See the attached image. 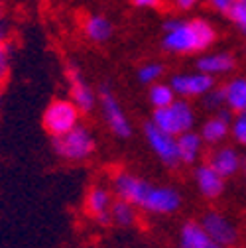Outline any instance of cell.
Listing matches in <instances>:
<instances>
[{
  "instance_id": "cell-19",
  "label": "cell",
  "mask_w": 246,
  "mask_h": 248,
  "mask_svg": "<svg viewBox=\"0 0 246 248\" xmlns=\"http://www.w3.org/2000/svg\"><path fill=\"white\" fill-rule=\"evenodd\" d=\"M223 91H225V105H227V108H231L236 114L246 110V79L244 77L229 81L223 87Z\"/></svg>"
},
{
  "instance_id": "cell-14",
  "label": "cell",
  "mask_w": 246,
  "mask_h": 248,
  "mask_svg": "<svg viewBox=\"0 0 246 248\" xmlns=\"http://www.w3.org/2000/svg\"><path fill=\"white\" fill-rule=\"evenodd\" d=\"M179 248H229L215 242L197 221H187L179 229Z\"/></svg>"
},
{
  "instance_id": "cell-15",
  "label": "cell",
  "mask_w": 246,
  "mask_h": 248,
  "mask_svg": "<svg viewBox=\"0 0 246 248\" xmlns=\"http://www.w3.org/2000/svg\"><path fill=\"white\" fill-rule=\"evenodd\" d=\"M209 164L227 179V177L234 175L242 168V158L238 156V152L234 148L221 146L209 156Z\"/></svg>"
},
{
  "instance_id": "cell-1",
  "label": "cell",
  "mask_w": 246,
  "mask_h": 248,
  "mask_svg": "<svg viewBox=\"0 0 246 248\" xmlns=\"http://www.w3.org/2000/svg\"><path fill=\"white\" fill-rule=\"evenodd\" d=\"M112 193L150 215H171L181 207L177 189L169 185H156L124 170L112 175Z\"/></svg>"
},
{
  "instance_id": "cell-12",
  "label": "cell",
  "mask_w": 246,
  "mask_h": 248,
  "mask_svg": "<svg viewBox=\"0 0 246 248\" xmlns=\"http://www.w3.org/2000/svg\"><path fill=\"white\" fill-rule=\"evenodd\" d=\"M234 116H232V110L223 107L221 110H217L213 118L205 120V124L201 126V138L205 144H211V146H217L221 144L229 134H231V124H232Z\"/></svg>"
},
{
  "instance_id": "cell-20",
  "label": "cell",
  "mask_w": 246,
  "mask_h": 248,
  "mask_svg": "<svg viewBox=\"0 0 246 248\" xmlns=\"http://www.w3.org/2000/svg\"><path fill=\"white\" fill-rule=\"evenodd\" d=\"M136 221H138V209L128 201L116 197L110 207V225H116L120 229H130L136 225Z\"/></svg>"
},
{
  "instance_id": "cell-8",
  "label": "cell",
  "mask_w": 246,
  "mask_h": 248,
  "mask_svg": "<svg viewBox=\"0 0 246 248\" xmlns=\"http://www.w3.org/2000/svg\"><path fill=\"white\" fill-rule=\"evenodd\" d=\"M114 203V193L110 187L101 183L91 185L87 195H85V213L93 219L97 225H110V207Z\"/></svg>"
},
{
  "instance_id": "cell-21",
  "label": "cell",
  "mask_w": 246,
  "mask_h": 248,
  "mask_svg": "<svg viewBox=\"0 0 246 248\" xmlns=\"http://www.w3.org/2000/svg\"><path fill=\"white\" fill-rule=\"evenodd\" d=\"M148 99H150V103H152L154 108H164V107H169L177 99V95L173 93L171 85H166V83L158 81V83L150 85Z\"/></svg>"
},
{
  "instance_id": "cell-25",
  "label": "cell",
  "mask_w": 246,
  "mask_h": 248,
  "mask_svg": "<svg viewBox=\"0 0 246 248\" xmlns=\"http://www.w3.org/2000/svg\"><path fill=\"white\" fill-rule=\"evenodd\" d=\"M231 134L232 138L240 144V146H246V116L244 114H238L232 124H231Z\"/></svg>"
},
{
  "instance_id": "cell-11",
  "label": "cell",
  "mask_w": 246,
  "mask_h": 248,
  "mask_svg": "<svg viewBox=\"0 0 246 248\" xmlns=\"http://www.w3.org/2000/svg\"><path fill=\"white\" fill-rule=\"evenodd\" d=\"M169 85L179 99H195V97H203L205 93H209L215 87V77L201 71L179 73V75H173Z\"/></svg>"
},
{
  "instance_id": "cell-18",
  "label": "cell",
  "mask_w": 246,
  "mask_h": 248,
  "mask_svg": "<svg viewBox=\"0 0 246 248\" xmlns=\"http://www.w3.org/2000/svg\"><path fill=\"white\" fill-rule=\"evenodd\" d=\"M112 22L105 18L103 14H89L83 20V34L87 40L95 42V44H105L112 36Z\"/></svg>"
},
{
  "instance_id": "cell-17",
  "label": "cell",
  "mask_w": 246,
  "mask_h": 248,
  "mask_svg": "<svg viewBox=\"0 0 246 248\" xmlns=\"http://www.w3.org/2000/svg\"><path fill=\"white\" fill-rule=\"evenodd\" d=\"M203 138L201 134L187 130L177 136V156H179V164H185L191 166L199 160L201 156V150H203Z\"/></svg>"
},
{
  "instance_id": "cell-5",
  "label": "cell",
  "mask_w": 246,
  "mask_h": 248,
  "mask_svg": "<svg viewBox=\"0 0 246 248\" xmlns=\"http://www.w3.org/2000/svg\"><path fill=\"white\" fill-rule=\"evenodd\" d=\"M42 122L46 132L51 138H57L81 124V110L71 99H55L46 107Z\"/></svg>"
},
{
  "instance_id": "cell-33",
  "label": "cell",
  "mask_w": 246,
  "mask_h": 248,
  "mask_svg": "<svg viewBox=\"0 0 246 248\" xmlns=\"http://www.w3.org/2000/svg\"><path fill=\"white\" fill-rule=\"evenodd\" d=\"M244 34H246V32H244Z\"/></svg>"
},
{
  "instance_id": "cell-26",
  "label": "cell",
  "mask_w": 246,
  "mask_h": 248,
  "mask_svg": "<svg viewBox=\"0 0 246 248\" xmlns=\"http://www.w3.org/2000/svg\"><path fill=\"white\" fill-rule=\"evenodd\" d=\"M10 71V47L6 42H0V85L8 77Z\"/></svg>"
},
{
  "instance_id": "cell-31",
  "label": "cell",
  "mask_w": 246,
  "mask_h": 248,
  "mask_svg": "<svg viewBox=\"0 0 246 248\" xmlns=\"http://www.w3.org/2000/svg\"><path fill=\"white\" fill-rule=\"evenodd\" d=\"M240 114H244V116H246V110H244V112H240Z\"/></svg>"
},
{
  "instance_id": "cell-22",
  "label": "cell",
  "mask_w": 246,
  "mask_h": 248,
  "mask_svg": "<svg viewBox=\"0 0 246 248\" xmlns=\"http://www.w3.org/2000/svg\"><path fill=\"white\" fill-rule=\"evenodd\" d=\"M164 75V67L162 63H156V61H148V63H144L140 69H138V81L142 85H154L158 83Z\"/></svg>"
},
{
  "instance_id": "cell-7",
  "label": "cell",
  "mask_w": 246,
  "mask_h": 248,
  "mask_svg": "<svg viewBox=\"0 0 246 248\" xmlns=\"http://www.w3.org/2000/svg\"><path fill=\"white\" fill-rule=\"evenodd\" d=\"M144 136L150 146V150L156 154V158L168 166V168H177L179 166V156H177V136L168 134L148 122L144 126Z\"/></svg>"
},
{
  "instance_id": "cell-3",
  "label": "cell",
  "mask_w": 246,
  "mask_h": 248,
  "mask_svg": "<svg viewBox=\"0 0 246 248\" xmlns=\"http://www.w3.org/2000/svg\"><path fill=\"white\" fill-rule=\"evenodd\" d=\"M97 150V140L85 124H77V126L63 136L53 138V152L61 160L65 162H85L95 154Z\"/></svg>"
},
{
  "instance_id": "cell-16",
  "label": "cell",
  "mask_w": 246,
  "mask_h": 248,
  "mask_svg": "<svg viewBox=\"0 0 246 248\" xmlns=\"http://www.w3.org/2000/svg\"><path fill=\"white\" fill-rule=\"evenodd\" d=\"M234 69V57L231 53L219 51V53H205L197 59V71L207 73L211 77L225 75Z\"/></svg>"
},
{
  "instance_id": "cell-4",
  "label": "cell",
  "mask_w": 246,
  "mask_h": 248,
  "mask_svg": "<svg viewBox=\"0 0 246 248\" xmlns=\"http://www.w3.org/2000/svg\"><path fill=\"white\" fill-rule=\"evenodd\" d=\"M154 126H158L160 130L179 136L187 130H193L195 126V110L189 105L187 99H175L169 107L164 108H154L152 120Z\"/></svg>"
},
{
  "instance_id": "cell-24",
  "label": "cell",
  "mask_w": 246,
  "mask_h": 248,
  "mask_svg": "<svg viewBox=\"0 0 246 248\" xmlns=\"http://www.w3.org/2000/svg\"><path fill=\"white\" fill-rule=\"evenodd\" d=\"M227 16L242 30V32H246V2H240V0H236Z\"/></svg>"
},
{
  "instance_id": "cell-29",
  "label": "cell",
  "mask_w": 246,
  "mask_h": 248,
  "mask_svg": "<svg viewBox=\"0 0 246 248\" xmlns=\"http://www.w3.org/2000/svg\"><path fill=\"white\" fill-rule=\"evenodd\" d=\"M199 2H201V0H173V4H175L179 10H191V8H195Z\"/></svg>"
},
{
  "instance_id": "cell-13",
  "label": "cell",
  "mask_w": 246,
  "mask_h": 248,
  "mask_svg": "<svg viewBox=\"0 0 246 248\" xmlns=\"http://www.w3.org/2000/svg\"><path fill=\"white\" fill-rule=\"evenodd\" d=\"M195 183L197 189L205 199H217L225 191V177L215 170L209 162L197 166L195 170Z\"/></svg>"
},
{
  "instance_id": "cell-27",
  "label": "cell",
  "mask_w": 246,
  "mask_h": 248,
  "mask_svg": "<svg viewBox=\"0 0 246 248\" xmlns=\"http://www.w3.org/2000/svg\"><path fill=\"white\" fill-rule=\"evenodd\" d=\"M205 2L217 12H223V14H229V10L232 8V4L236 0H205Z\"/></svg>"
},
{
  "instance_id": "cell-2",
  "label": "cell",
  "mask_w": 246,
  "mask_h": 248,
  "mask_svg": "<svg viewBox=\"0 0 246 248\" xmlns=\"http://www.w3.org/2000/svg\"><path fill=\"white\" fill-rule=\"evenodd\" d=\"M217 40L215 28L201 18L177 20L171 18L164 24V49L171 53H197L211 47Z\"/></svg>"
},
{
  "instance_id": "cell-32",
  "label": "cell",
  "mask_w": 246,
  "mask_h": 248,
  "mask_svg": "<svg viewBox=\"0 0 246 248\" xmlns=\"http://www.w3.org/2000/svg\"><path fill=\"white\" fill-rule=\"evenodd\" d=\"M240 2H246V0H240Z\"/></svg>"
},
{
  "instance_id": "cell-10",
  "label": "cell",
  "mask_w": 246,
  "mask_h": 248,
  "mask_svg": "<svg viewBox=\"0 0 246 248\" xmlns=\"http://www.w3.org/2000/svg\"><path fill=\"white\" fill-rule=\"evenodd\" d=\"M65 75H67V83H69V95H71V101L75 103V107L83 112H91L95 108V105L99 103V97L95 95L93 87H91L83 75V71L69 63L67 69H65Z\"/></svg>"
},
{
  "instance_id": "cell-28",
  "label": "cell",
  "mask_w": 246,
  "mask_h": 248,
  "mask_svg": "<svg viewBox=\"0 0 246 248\" xmlns=\"http://www.w3.org/2000/svg\"><path fill=\"white\" fill-rule=\"evenodd\" d=\"M130 2H132L136 8H146V10H150V8H158V6L162 4V0H130Z\"/></svg>"
},
{
  "instance_id": "cell-30",
  "label": "cell",
  "mask_w": 246,
  "mask_h": 248,
  "mask_svg": "<svg viewBox=\"0 0 246 248\" xmlns=\"http://www.w3.org/2000/svg\"><path fill=\"white\" fill-rule=\"evenodd\" d=\"M0 22H2V6H0Z\"/></svg>"
},
{
  "instance_id": "cell-6",
  "label": "cell",
  "mask_w": 246,
  "mask_h": 248,
  "mask_svg": "<svg viewBox=\"0 0 246 248\" xmlns=\"http://www.w3.org/2000/svg\"><path fill=\"white\" fill-rule=\"evenodd\" d=\"M99 107L103 112V118L107 122L108 130L118 138H130L132 136V124L126 116L124 108L114 97V93L108 87H101L99 91Z\"/></svg>"
},
{
  "instance_id": "cell-23",
  "label": "cell",
  "mask_w": 246,
  "mask_h": 248,
  "mask_svg": "<svg viewBox=\"0 0 246 248\" xmlns=\"http://www.w3.org/2000/svg\"><path fill=\"white\" fill-rule=\"evenodd\" d=\"M201 99H203V107L209 108V110H215V112L221 110L223 107H227L225 105V91H223V87H213L209 93H205Z\"/></svg>"
},
{
  "instance_id": "cell-9",
  "label": "cell",
  "mask_w": 246,
  "mask_h": 248,
  "mask_svg": "<svg viewBox=\"0 0 246 248\" xmlns=\"http://www.w3.org/2000/svg\"><path fill=\"white\" fill-rule=\"evenodd\" d=\"M199 225L203 227V231L223 246H236L238 242V229L232 225V221L229 219L227 215L219 213V211H209L203 215V219L199 221Z\"/></svg>"
}]
</instances>
